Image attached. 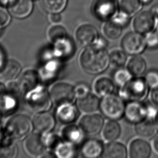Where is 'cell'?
I'll return each instance as SVG.
<instances>
[{
	"label": "cell",
	"mask_w": 158,
	"mask_h": 158,
	"mask_svg": "<svg viewBox=\"0 0 158 158\" xmlns=\"http://www.w3.org/2000/svg\"><path fill=\"white\" fill-rule=\"evenodd\" d=\"M80 63L86 73L90 75H98L108 68L110 64L109 55L105 49L91 45L81 53Z\"/></svg>",
	"instance_id": "obj_1"
},
{
	"label": "cell",
	"mask_w": 158,
	"mask_h": 158,
	"mask_svg": "<svg viewBox=\"0 0 158 158\" xmlns=\"http://www.w3.org/2000/svg\"><path fill=\"white\" fill-rule=\"evenodd\" d=\"M148 88L145 79L141 78H132L122 86L120 97L129 102L141 101L147 96Z\"/></svg>",
	"instance_id": "obj_2"
},
{
	"label": "cell",
	"mask_w": 158,
	"mask_h": 158,
	"mask_svg": "<svg viewBox=\"0 0 158 158\" xmlns=\"http://www.w3.org/2000/svg\"><path fill=\"white\" fill-rule=\"evenodd\" d=\"M125 108L121 98L112 94L103 97L99 107L103 115L111 120L121 119L124 115Z\"/></svg>",
	"instance_id": "obj_3"
},
{
	"label": "cell",
	"mask_w": 158,
	"mask_h": 158,
	"mask_svg": "<svg viewBox=\"0 0 158 158\" xmlns=\"http://www.w3.org/2000/svg\"><path fill=\"white\" fill-rule=\"evenodd\" d=\"M32 124L26 115H17L11 118L7 124V132L13 139H20L30 132Z\"/></svg>",
	"instance_id": "obj_4"
},
{
	"label": "cell",
	"mask_w": 158,
	"mask_h": 158,
	"mask_svg": "<svg viewBox=\"0 0 158 158\" xmlns=\"http://www.w3.org/2000/svg\"><path fill=\"white\" fill-rule=\"evenodd\" d=\"M121 45L126 53L132 56L142 53L147 46L145 38L138 32L127 34L122 40Z\"/></svg>",
	"instance_id": "obj_5"
},
{
	"label": "cell",
	"mask_w": 158,
	"mask_h": 158,
	"mask_svg": "<svg viewBox=\"0 0 158 158\" xmlns=\"http://www.w3.org/2000/svg\"><path fill=\"white\" fill-rule=\"evenodd\" d=\"M118 11V2L116 0H97L93 6L94 15L103 21L113 19Z\"/></svg>",
	"instance_id": "obj_6"
},
{
	"label": "cell",
	"mask_w": 158,
	"mask_h": 158,
	"mask_svg": "<svg viewBox=\"0 0 158 158\" xmlns=\"http://www.w3.org/2000/svg\"><path fill=\"white\" fill-rule=\"evenodd\" d=\"M51 97L54 103L59 106L71 103L75 97L74 88L68 84H57L51 89Z\"/></svg>",
	"instance_id": "obj_7"
},
{
	"label": "cell",
	"mask_w": 158,
	"mask_h": 158,
	"mask_svg": "<svg viewBox=\"0 0 158 158\" xmlns=\"http://www.w3.org/2000/svg\"><path fill=\"white\" fill-rule=\"evenodd\" d=\"M124 115L128 122L137 124L148 119V105L140 101L129 102L126 106Z\"/></svg>",
	"instance_id": "obj_8"
},
{
	"label": "cell",
	"mask_w": 158,
	"mask_h": 158,
	"mask_svg": "<svg viewBox=\"0 0 158 158\" xmlns=\"http://www.w3.org/2000/svg\"><path fill=\"white\" fill-rule=\"evenodd\" d=\"M28 105L35 112H42L48 110L50 106L49 95L46 90L39 88L33 91L28 96Z\"/></svg>",
	"instance_id": "obj_9"
},
{
	"label": "cell",
	"mask_w": 158,
	"mask_h": 158,
	"mask_svg": "<svg viewBox=\"0 0 158 158\" xmlns=\"http://www.w3.org/2000/svg\"><path fill=\"white\" fill-rule=\"evenodd\" d=\"M104 120L103 117L96 114L85 115L81 118L80 126L83 132L90 135L98 134L103 129Z\"/></svg>",
	"instance_id": "obj_10"
},
{
	"label": "cell",
	"mask_w": 158,
	"mask_h": 158,
	"mask_svg": "<svg viewBox=\"0 0 158 158\" xmlns=\"http://www.w3.org/2000/svg\"><path fill=\"white\" fill-rule=\"evenodd\" d=\"M156 19L151 11H145L139 13L135 18L134 28L140 34L151 32L155 27Z\"/></svg>",
	"instance_id": "obj_11"
},
{
	"label": "cell",
	"mask_w": 158,
	"mask_h": 158,
	"mask_svg": "<svg viewBox=\"0 0 158 158\" xmlns=\"http://www.w3.org/2000/svg\"><path fill=\"white\" fill-rule=\"evenodd\" d=\"M98 37L97 30L94 27L90 24L81 26L76 32L77 40L83 47L93 45Z\"/></svg>",
	"instance_id": "obj_12"
},
{
	"label": "cell",
	"mask_w": 158,
	"mask_h": 158,
	"mask_svg": "<svg viewBox=\"0 0 158 158\" xmlns=\"http://www.w3.org/2000/svg\"><path fill=\"white\" fill-rule=\"evenodd\" d=\"M8 8L13 16L23 19L28 16L32 12L33 3L32 0H14Z\"/></svg>",
	"instance_id": "obj_13"
},
{
	"label": "cell",
	"mask_w": 158,
	"mask_h": 158,
	"mask_svg": "<svg viewBox=\"0 0 158 158\" xmlns=\"http://www.w3.org/2000/svg\"><path fill=\"white\" fill-rule=\"evenodd\" d=\"M104 148L103 143L96 139H90L84 142L81 147V154L87 158H96L102 155Z\"/></svg>",
	"instance_id": "obj_14"
},
{
	"label": "cell",
	"mask_w": 158,
	"mask_h": 158,
	"mask_svg": "<svg viewBox=\"0 0 158 158\" xmlns=\"http://www.w3.org/2000/svg\"><path fill=\"white\" fill-rule=\"evenodd\" d=\"M129 155L132 158H148L151 153L149 143L143 139H135L129 146Z\"/></svg>",
	"instance_id": "obj_15"
},
{
	"label": "cell",
	"mask_w": 158,
	"mask_h": 158,
	"mask_svg": "<svg viewBox=\"0 0 158 158\" xmlns=\"http://www.w3.org/2000/svg\"><path fill=\"white\" fill-rule=\"evenodd\" d=\"M58 109V117L60 122L64 124H71L75 122L79 115L77 108L71 103L59 106Z\"/></svg>",
	"instance_id": "obj_16"
},
{
	"label": "cell",
	"mask_w": 158,
	"mask_h": 158,
	"mask_svg": "<svg viewBox=\"0 0 158 158\" xmlns=\"http://www.w3.org/2000/svg\"><path fill=\"white\" fill-rule=\"evenodd\" d=\"M55 121L53 117L49 113H42L34 118L33 125L35 130L40 133L49 132L53 128Z\"/></svg>",
	"instance_id": "obj_17"
},
{
	"label": "cell",
	"mask_w": 158,
	"mask_h": 158,
	"mask_svg": "<svg viewBox=\"0 0 158 158\" xmlns=\"http://www.w3.org/2000/svg\"><path fill=\"white\" fill-rule=\"evenodd\" d=\"M25 147L27 152L35 156H40L45 151L44 143L37 134H33L28 137L25 143Z\"/></svg>",
	"instance_id": "obj_18"
},
{
	"label": "cell",
	"mask_w": 158,
	"mask_h": 158,
	"mask_svg": "<svg viewBox=\"0 0 158 158\" xmlns=\"http://www.w3.org/2000/svg\"><path fill=\"white\" fill-rule=\"evenodd\" d=\"M135 132L139 137L144 139H151L154 137L157 133V128L152 120H143L136 124Z\"/></svg>",
	"instance_id": "obj_19"
},
{
	"label": "cell",
	"mask_w": 158,
	"mask_h": 158,
	"mask_svg": "<svg viewBox=\"0 0 158 158\" xmlns=\"http://www.w3.org/2000/svg\"><path fill=\"white\" fill-rule=\"evenodd\" d=\"M127 154V150L124 145L118 142H111L104 148L103 156L104 158H125Z\"/></svg>",
	"instance_id": "obj_20"
},
{
	"label": "cell",
	"mask_w": 158,
	"mask_h": 158,
	"mask_svg": "<svg viewBox=\"0 0 158 158\" xmlns=\"http://www.w3.org/2000/svg\"><path fill=\"white\" fill-rule=\"evenodd\" d=\"M99 99L94 94H88L87 96L79 99L77 106L85 113H92L98 110L100 107Z\"/></svg>",
	"instance_id": "obj_21"
},
{
	"label": "cell",
	"mask_w": 158,
	"mask_h": 158,
	"mask_svg": "<svg viewBox=\"0 0 158 158\" xmlns=\"http://www.w3.org/2000/svg\"><path fill=\"white\" fill-rule=\"evenodd\" d=\"M127 69L130 73L136 77H139L145 72L146 63L143 58L140 56H134L128 62Z\"/></svg>",
	"instance_id": "obj_22"
},
{
	"label": "cell",
	"mask_w": 158,
	"mask_h": 158,
	"mask_svg": "<svg viewBox=\"0 0 158 158\" xmlns=\"http://www.w3.org/2000/svg\"><path fill=\"white\" fill-rule=\"evenodd\" d=\"M94 89L97 94L103 97L112 94L114 90V85L110 79L103 77L96 81Z\"/></svg>",
	"instance_id": "obj_23"
},
{
	"label": "cell",
	"mask_w": 158,
	"mask_h": 158,
	"mask_svg": "<svg viewBox=\"0 0 158 158\" xmlns=\"http://www.w3.org/2000/svg\"><path fill=\"white\" fill-rule=\"evenodd\" d=\"M103 137L107 141H112L118 139L121 134V128L114 120L107 122L103 131Z\"/></svg>",
	"instance_id": "obj_24"
},
{
	"label": "cell",
	"mask_w": 158,
	"mask_h": 158,
	"mask_svg": "<svg viewBox=\"0 0 158 158\" xmlns=\"http://www.w3.org/2000/svg\"><path fill=\"white\" fill-rule=\"evenodd\" d=\"M21 69V66L18 62L9 60L2 70V77L6 80H13L19 75Z\"/></svg>",
	"instance_id": "obj_25"
},
{
	"label": "cell",
	"mask_w": 158,
	"mask_h": 158,
	"mask_svg": "<svg viewBox=\"0 0 158 158\" xmlns=\"http://www.w3.org/2000/svg\"><path fill=\"white\" fill-rule=\"evenodd\" d=\"M81 128L75 126H69L64 131V136L68 143L77 144L83 139V133Z\"/></svg>",
	"instance_id": "obj_26"
},
{
	"label": "cell",
	"mask_w": 158,
	"mask_h": 158,
	"mask_svg": "<svg viewBox=\"0 0 158 158\" xmlns=\"http://www.w3.org/2000/svg\"><path fill=\"white\" fill-rule=\"evenodd\" d=\"M38 82L37 73L34 71H27L22 75L19 87L24 91H27L34 88Z\"/></svg>",
	"instance_id": "obj_27"
},
{
	"label": "cell",
	"mask_w": 158,
	"mask_h": 158,
	"mask_svg": "<svg viewBox=\"0 0 158 158\" xmlns=\"http://www.w3.org/2000/svg\"><path fill=\"white\" fill-rule=\"evenodd\" d=\"M142 5L140 0H121L120 11L130 17L141 9Z\"/></svg>",
	"instance_id": "obj_28"
},
{
	"label": "cell",
	"mask_w": 158,
	"mask_h": 158,
	"mask_svg": "<svg viewBox=\"0 0 158 158\" xmlns=\"http://www.w3.org/2000/svg\"><path fill=\"white\" fill-rule=\"evenodd\" d=\"M48 35L50 40L55 44L66 39L67 31L63 27L59 25L51 26L48 30Z\"/></svg>",
	"instance_id": "obj_29"
},
{
	"label": "cell",
	"mask_w": 158,
	"mask_h": 158,
	"mask_svg": "<svg viewBox=\"0 0 158 158\" xmlns=\"http://www.w3.org/2000/svg\"><path fill=\"white\" fill-rule=\"evenodd\" d=\"M122 28L123 27H122L119 24L111 19L105 24L103 31L105 35L108 38L114 40L118 39L121 35Z\"/></svg>",
	"instance_id": "obj_30"
},
{
	"label": "cell",
	"mask_w": 158,
	"mask_h": 158,
	"mask_svg": "<svg viewBox=\"0 0 158 158\" xmlns=\"http://www.w3.org/2000/svg\"><path fill=\"white\" fill-rule=\"evenodd\" d=\"M67 0H42L45 10L50 13H59L66 6Z\"/></svg>",
	"instance_id": "obj_31"
},
{
	"label": "cell",
	"mask_w": 158,
	"mask_h": 158,
	"mask_svg": "<svg viewBox=\"0 0 158 158\" xmlns=\"http://www.w3.org/2000/svg\"><path fill=\"white\" fill-rule=\"evenodd\" d=\"M109 60L112 66L116 68L122 67L126 63V52L119 50H114L109 55Z\"/></svg>",
	"instance_id": "obj_32"
},
{
	"label": "cell",
	"mask_w": 158,
	"mask_h": 158,
	"mask_svg": "<svg viewBox=\"0 0 158 158\" xmlns=\"http://www.w3.org/2000/svg\"><path fill=\"white\" fill-rule=\"evenodd\" d=\"M132 75L128 69L119 68L114 73V81L116 84L122 87L132 79Z\"/></svg>",
	"instance_id": "obj_33"
},
{
	"label": "cell",
	"mask_w": 158,
	"mask_h": 158,
	"mask_svg": "<svg viewBox=\"0 0 158 158\" xmlns=\"http://www.w3.org/2000/svg\"><path fill=\"white\" fill-rule=\"evenodd\" d=\"M58 153L61 157L72 158L75 156L76 150L74 144L68 143L61 145L58 150Z\"/></svg>",
	"instance_id": "obj_34"
},
{
	"label": "cell",
	"mask_w": 158,
	"mask_h": 158,
	"mask_svg": "<svg viewBox=\"0 0 158 158\" xmlns=\"http://www.w3.org/2000/svg\"><path fill=\"white\" fill-rule=\"evenodd\" d=\"M17 154V148L14 143L0 147V158H14Z\"/></svg>",
	"instance_id": "obj_35"
},
{
	"label": "cell",
	"mask_w": 158,
	"mask_h": 158,
	"mask_svg": "<svg viewBox=\"0 0 158 158\" xmlns=\"http://www.w3.org/2000/svg\"><path fill=\"white\" fill-rule=\"evenodd\" d=\"M148 88L155 89L158 88V71L151 70L146 75L145 78Z\"/></svg>",
	"instance_id": "obj_36"
},
{
	"label": "cell",
	"mask_w": 158,
	"mask_h": 158,
	"mask_svg": "<svg viewBox=\"0 0 158 158\" xmlns=\"http://www.w3.org/2000/svg\"><path fill=\"white\" fill-rule=\"evenodd\" d=\"M90 89L87 84L81 83L77 84L74 88L75 97L78 98H82L90 94Z\"/></svg>",
	"instance_id": "obj_37"
},
{
	"label": "cell",
	"mask_w": 158,
	"mask_h": 158,
	"mask_svg": "<svg viewBox=\"0 0 158 158\" xmlns=\"http://www.w3.org/2000/svg\"><path fill=\"white\" fill-rule=\"evenodd\" d=\"M146 45L151 49L158 48V32L156 31L149 32L145 38Z\"/></svg>",
	"instance_id": "obj_38"
},
{
	"label": "cell",
	"mask_w": 158,
	"mask_h": 158,
	"mask_svg": "<svg viewBox=\"0 0 158 158\" xmlns=\"http://www.w3.org/2000/svg\"><path fill=\"white\" fill-rule=\"evenodd\" d=\"M129 17H130L126 15V14L122 12L121 11H120L119 13H118L115 16V17L112 19L124 28L129 23Z\"/></svg>",
	"instance_id": "obj_39"
},
{
	"label": "cell",
	"mask_w": 158,
	"mask_h": 158,
	"mask_svg": "<svg viewBox=\"0 0 158 158\" xmlns=\"http://www.w3.org/2000/svg\"><path fill=\"white\" fill-rule=\"evenodd\" d=\"M4 95L0 97V108L4 110H8L13 109L15 106V102L14 99L11 98V97H4Z\"/></svg>",
	"instance_id": "obj_40"
},
{
	"label": "cell",
	"mask_w": 158,
	"mask_h": 158,
	"mask_svg": "<svg viewBox=\"0 0 158 158\" xmlns=\"http://www.w3.org/2000/svg\"><path fill=\"white\" fill-rule=\"evenodd\" d=\"M11 21V16L5 9L0 7V29L6 27Z\"/></svg>",
	"instance_id": "obj_41"
},
{
	"label": "cell",
	"mask_w": 158,
	"mask_h": 158,
	"mask_svg": "<svg viewBox=\"0 0 158 158\" xmlns=\"http://www.w3.org/2000/svg\"><path fill=\"white\" fill-rule=\"evenodd\" d=\"M93 45L95 46L96 47L102 48V49H106L107 47V41L103 37L99 36L98 38Z\"/></svg>",
	"instance_id": "obj_42"
},
{
	"label": "cell",
	"mask_w": 158,
	"mask_h": 158,
	"mask_svg": "<svg viewBox=\"0 0 158 158\" xmlns=\"http://www.w3.org/2000/svg\"><path fill=\"white\" fill-rule=\"evenodd\" d=\"M49 20L53 23H59L61 21L62 17L59 13H51L49 16Z\"/></svg>",
	"instance_id": "obj_43"
},
{
	"label": "cell",
	"mask_w": 158,
	"mask_h": 158,
	"mask_svg": "<svg viewBox=\"0 0 158 158\" xmlns=\"http://www.w3.org/2000/svg\"><path fill=\"white\" fill-rule=\"evenodd\" d=\"M151 99L154 105L158 106V88L153 89L151 94Z\"/></svg>",
	"instance_id": "obj_44"
},
{
	"label": "cell",
	"mask_w": 158,
	"mask_h": 158,
	"mask_svg": "<svg viewBox=\"0 0 158 158\" xmlns=\"http://www.w3.org/2000/svg\"><path fill=\"white\" fill-rule=\"evenodd\" d=\"M151 12L155 17H158V4L152 7Z\"/></svg>",
	"instance_id": "obj_45"
},
{
	"label": "cell",
	"mask_w": 158,
	"mask_h": 158,
	"mask_svg": "<svg viewBox=\"0 0 158 158\" xmlns=\"http://www.w3.org/2000/svg\"><path fill=\"white\" fill-rule=\"evenodd\" d=\"M6 92V88L3 84L0 82V97L4 95Z\"/></svg>",
	"instance_id": "obj_46"
},
{
	"label": "cell",
	"mask_w": 158,
	"mask_h": 158,
	"mask_svg": "<svg viewBox=\"0 0 158 158\" xmlns=\"http://www.w3.org/2000/svg\"><path fill=\"white\" fill-rule=\"evenodd\" d=\"M14 0H0V4L3 6H9Z\"/></svg>",
	"instance_id": "obj_47"
},
{
	"label": "cell",
	"mask_w": 158,
	"mask_h": 158,
	"mask_svg": "<svg viewBox=\"0 0 158 158\" xmlns=\"http://www.w3.org/2000/svg\"><path fill=\"white\" fill-rule=\"evenodd\" d=\"M153 147L156 152H158V136L154 138L153 141Z\"/></svg>",
	"instance_id": "obj_48"
},
{
	"label": "cell",
	"mask_w": 158,
	"mask_h": 158,
	"mask_svg": "<svg viewBox=\"0 0 158 158\" xmlns=\"http://www.w3.org/2000/svg\"><path fill=\"white\" fill-rule=\"evenodd\" d=\"M153 0H140L142 4H148L152 2Z\"/></svg>",
	"instance_id": "obj_49"
},
{
	"label": "cell",
	"mask_w": 158,
	"mask_h": 158,
	"mask_svg": "<svg viewBox=\"0 0 158 158\" xmlns=\"http://www.w3.org/2000/svg\"><path fill=\"white\" fill-rule=\"evenodd\" d=\"M156 23H155V27H156V31L158 32V17H156Z\"/></svg>",
	"instance_id": "obj_50"
},
{
	"label": "cell",
	"mask_w": 158,
	"mask_h": 158,
	"mask_svg": "<svg viewBox=\"0 0 158 158\" xmlns=\"http://www.w3.org/2000/svg\"><path fill=\"white\" fill-rule=\"evenodd\" d=\"M156 124H157V125L158 126V114H157V116H156Z\"/></svg>",
	"instance_id": "obj_51"
}]
</instances>
